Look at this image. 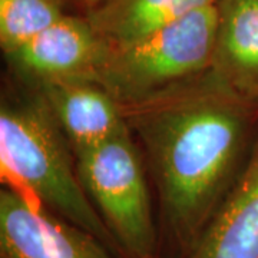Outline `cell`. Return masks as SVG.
<instances>
[{
    "instance_id": "52a82bcc",
    "label": "cell",
    "mask_w": 258,
    "mask_h": 258,
    "mask_svg": "<svg viewBox=\"0 0 258 258\" xmlns=\"http://www.w3.org/2000/svg\"><path fill=\"white\" fill-rule=\"evenodd\" d=\"M28 86L46 102L75 154L96 147L126 128L119 103L92 79L69 78Z\"/></svg>"
},
{
    "instance_id": "7a4b0ae2",
    "label": "cell",
    "mask_w": 258,
    "mask_h": 258,
    "mask_svg": "<svg viewBox=\"0 0 258 258\" xmlns=\"http://www.w3.org/2000/svg\"><path fill=\"white\" fill-rule=\"evenodd\" d=\"M10 86L0 103L2 182L93 234L120 257L83 189L74 149L46 102L32 86L15 79Z\"/></svg>"
},
{
    "instance_id": "5b68a950",
    "label": "cell",
    "mask_w": 258,
    "mask_h": 258,
    "mask_svg": "<svg viewBox=\"0 0 258 258\" xmlns=\"http://www.w3.org/2000/svg\"><path fill=\"white\" fill-rule=\"evenodd\" d=\"M0 258H120L93 234L16 188L0 189Z\"/></svg>"
},
{
    "instance_id": "6da1fadb",
    "label": "cell",
    "mask_w": 258,
    "mask_h": 258,
    "mask_svg": "<svg viewBox=\"0 0 258 258\" xmlns=\"http://www.w3.org/2000/svg\"><path fill=\"white\" fill-rule=\"evenodd\" d=\"M120 109L157 194L161 258H185L248 159L258 102L210 71Z\"/></svg>"
},
{
    "instance_id": "8992f818",
    "label": "cell",
    "mask_w": 258,
    "mask_h": 258,
    "mask_svg": "<svg viewBox=\"0 0 258 258\" xmlns=\"http://www.w3.org/2000/svg\"><path fill=\"white\" fill-rule=\"evenodd\" d=\"M106 45L83 15L68 13L37 36L5 53L13 79L25 85L92 78Z\"/></svg>"
},
{
    "instance_id": "30bf717a",
    "label": "cell",
    "mask_w": 258,
    "mask_h": 258,
    "mask_svg": "<svg viewBox=\"0 0 258 258\" xmlns=\"http://www.w3.org/2000/svg\"><path fill=\"white\" fill-rule=\"evenodd\" d=\"M218 0H99L82 13L108 47L123 46Z\"/></svg>"
},
{
    "instance_id": "3957f363",
    "label": "cell",
    "mask_w": 258,
    "mask_h": 258,
    "mask_svg": "<svg viewBox=\"0 0 258 258\" xmlns=\"http://www.w3.org/2000/svg\"><path fill=\"white\" fill-rule=\"evenodd\" d=\"M217 32L215 3L194 10L132 43L106 46L91 79L119 105L147 101L210 72Z\"/></svg>"
},
{
    "instance_id": "7c38bea8",
    "label": "cell",
    "mask_w": 258,
    "mask_h": 258,
    "mask_svg": "<svg viewBox=\"0 0 258 258\" xmlns=\"http://www.w3.org/2000/svg\"><path fill=\"white\" fill-rule=\"evenodd\" d=\"M99 0H63L68 10H75V13L82 15L89 8H92L95 3H98Z\"/></svg>"
},
{
    "instance_id": "8fae6325",
    "label": "cell",
    "mask_w": 258,
    "mask_h": 258,
    "mask_svg": "<svg viewBox=\"0 0 258 258\" xmlns=\"http://www.w3.org/2000/svg\"><path fill=\"white\" fill-rule=\"evenodd\" d=\"M71 13L63 0H0V47L3 55L22 46Z\"/></svg>"
},
{
    "instance_id": "277c9868",
    "label": "cell",
    "mask_w": 258,
    "mask_h": 258,
    "mask_svg": "<svg viewBox=\"0 0 258 258\" xmlns=\"http://www.w3.org/2000/svg\"><path fill=\"white\" fill-rule=\"evenodd\" d=\"M79 179L122 258H161L151 178L128 126L75 154Z\"/></svg>"
},
{
    "instance_id": "ba28073f",
    "label": "cell",
    "mask_w": 258,
    "mask_h": 258,
    "mask_svg": "<svg viewBox=\"0 0 258 258\" xmlns=\"http://www.w3.org/2000/svg\"><path fill=\"white\" fill-rule=\"evenodd\" d=\"M185 258H258V137L235 184Z\"/></svg>"
},
{
    "instance_id": "9c48e42d",
    "label": "cell",
    "mask_w": 258,
    "mask_h": 258,
    "mask_svg": "<svg viewBox=\"0 0 258 258\" xmlns=\"http://www.w3.org/2000/svg\"><path fill=\"white\" fill-rule=\"evenodd\" d=\"M212 72L234 92L258 102V0H218Z\"/></svg>"
}]
</instances>
